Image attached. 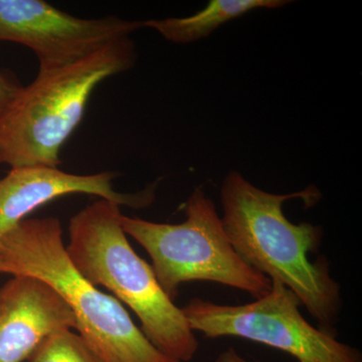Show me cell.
I'll return each instance as SVG.
<instances>
[{
	"label": "cell",
	"mask_w": 362,
	"mask_h": 362,
	"mask_svg": "<svg viewBox=\"0 0 362 362\" xmlns=\"http://www.w3.org/2000/svg\"><path fill=\"white\" fill-rule=\"evenodd\" d=\"M216 362H249L240 356L239 352L233 347H228L225 351L221 352Z\"/></svg>",
	"instance_id": "13"
},
{
	"label": "cell",
	"mask_w": 362,
	"mask_h": 362,
	"mask_svg": "<svg viewBox=\"0 0 362 362\" xmlns=\"http://www.w3.org/2000/svg\"><path fill=\"white\" fill-rule=\"evenodd\" d=\"M185 214L187 220L178 225L120 216L124 233L148 252L157 281L173 301L181 285L194 281L235 288L255 299L270 291V279L233 250L214 202L202 188L187 199Z\"/></svg>",
	"instance_id": "5"
},
{
	"label": "cell",
	"mask_w": 362,
	"mask_h": 362,
	"mask_svg": "<svg viewBox=\"0 0 362 362\" xmlns=\"http://www.w3.org/2000/svg\"><path fill=\"white\" fill-rule=\"evenodd\" d=\"M141 28L143 21L117 16L76 18L44 0H0V40L32 49L40 71L70 65Z\"/></svg>",
	"instance_id": "7"
},
{
	"label": "cell",
	"mask_w": 362,
	"mask_h": 362,
	"mask_svg": "<svg viewBox=\"0 0 362 362\" xmlns=\"http://www.w3.org/2000/svg\"><path fill=\"white\" fill-rule=\"evenodd\" d=\"M28 362H102L84 338L73 329L52 333L37 345Z\"/></svg>",
	"instance_id": "11"
},
{
	"label": "cell",
	"mask_w": 362,
	"mask_h": 362,
	"mask_svg": "<svg viewBox=\"0 0 362 362\" xmlns=\"http://www.w3.org/2000/svg\"><path fill=\"white\" fill-rule=\"evenodd\" d=\"M0 273L35 278L52 287L102 362H177L151 344L121 302L78 273L66 254L58 218H25L2 235Z\"/></svg>",
	"instance_id": "3"
},
{
	"label": "cell",
	"mask_w": 362,
	"mask_h": 362,
	"mask_svg": "<svg viewBox=\"0 0 362 362\" xmlns=\"http://www.w3.org/2000/svg\"><path fill=\"white\" fill-rule=\"evenodd\" d=\"M120 206L100 199L76 214L66 254L95 287L106 288L127 305L154 347L177 362L192 361L199 341L185 314L162 290L153 269L131 247L120 223Z\"/></svg>",
	"instance_id": "2"
},
{
	"label": "cell",
	"mask_w": 362,
	"mask_h": 362,
	"mask_svg": "<svg viewBox=\"0 0 362 362\" xmlns=\"http://www.w3.org/2000/svg\"><path fill=\"white\" fill-rule=\"evenodd\" d=\"M295 199L310 207L321 194L314 187L290 194H270L232 171L221 187L223 228L247 266L289 288L319 329L337 337L342 307L340 285L331 277L327 259L309 258L320 247L322 228L310 223L295 225L283 213V204Z\"/></svg>",
	"instance_id": "1"
},
{
	"label": "cell",
	"mask_w": 362,
	"mask_h": 362,
	"mask_svg": "<svg viewBox=\"0 0 362 362\" xmlns=\"http://www.w3.org/2000/svg\"><path fill=\"white\" fill-rule=\"evenodd\" d=\"M136 58L134 42L128 37L70 65L40 71L0 112V163L58 168L62 147L82 121L97 86L130 70Z\"/></svg>",
	"instance_id": "4"
},
{
	"label": "cell",
	"mask_w": 362,
	"mask_h": 362,
	"mask_svg": "<svg viewBox=\"0 0 362 362\" xmlns=\"http://www.w3.org/2000/svg\"><path fill=\"white\" fill-rule=\"evenodd\" d=\"M244 305L194 298L181 308L192 330L207 338L240 337L281 350L298 362H362L358 349L312 326L300 313L301 301L283 283Z\"/></svg>",
	"instance_id": "6"
},
{
	"label": "cell",
	"mask_w": 362,
	"mask_h": 362,
	"mask_svg": "<svg viewBox=\"0 0 362 362\" xmlns=\"http://www.w3.org/2000/svg\"><path fill=\"white\" fill-rule=\"evenodd\" d=\"M287 0H211L206 8L187 18L143 21L144 28H152L164 39L175 44H190L209 37L223 23L259 8H278Z\"/></svg>",
	"instance_id": "10"
},
{
	"label": "cell",
	"mask_w": 362,
	"mask_h": 362,
	"mask_svg": "<svg viewBox=\"0 0 362 362\" xmlns=\"http://www.w3.org/2000/svg\"><path fill=\"white\" fill-rule=\"evenodd\" d=\"M116 176L111 171L74 175L49 166L11 168L0 180V239L33 211L65 195H95L135 209L148 207L156 201L157 182L141 192L122 194L112 185Z\"/></svg>",
	"instance_id": "8"
},
{
	"label": "cell",
	"mask_w": 362,
	"mask_h": 362,
	"mask_svg": "<svg viewBox=\"0 0 362 362\" xmlns=\"http://www.w3.org/2000/svg\"><path fill=\"white\" fill-rule=\"evenodd\" d=\"M77 330L70 307L42 281L13 276L0 287V362H23L52 333Z\"/></svg>",
	"instance_id": "9"
},
{
	"label": "cell",
	"mask_w": 362,
	"mask_h": 362,
	"mask_svg": "<svg viewBox=\"0 0 362 362\" xmlns=\"http://www.w3.org/2000/svg\"><path fill=\"white\" fill-rule=\"evenodd\" d=\"M23 86L18 84L13 78L0 73V112L6 108L14 97L20 92Z\"/></svg>",
	"instance_id": "12"
}]
</instances>
